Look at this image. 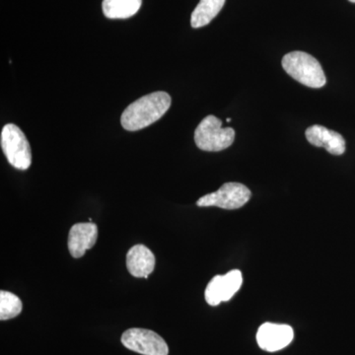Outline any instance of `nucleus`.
Wrapping results in <instances>:
<instances>
[{
    "mask_svg": "<svg viewBox=\"0 0 355 355\" xmlns=\"http://www.w3.org/2000/svg\"><path fill=\"white\" fill-rule=\"evenodd\" d=\"M170 106L171 97L168 93L159 91L144 96L123 111L121 125L128 132L142 130L162 118Z\"/></svg>",
    "mask_w": 355,
    "mask_h": 355,
    "instance_id": "obj_1",
    "label": "nucleus"
},
{
    "mask_svg": "<svg viewBox=\"0 0 355 355\" xmlns=\"http://www.w3.org/2000/svg\"><path fill=\"white\" fill-rule=\"evenodd\" d=\"M284 70L299 83L310 88H322L327 79L316 58L303 51H292L282 58Z\"/></svg>",
    "mask_w": 355,
    "mask_h": 355,
    "instance_id": "obj_2",
    "label": "nucleus"
},
{
    "mask_svg": "<svg viewBox=\"0 0 355 355\" xmlns=\"http://www.w3.org/2000/svg\"><path fill=\"white\" fill-rule=\"evenodd\" d=\"M0 144L9 164L21 171L29 169L32 163L31 147L17 125L13 123L4 125L0 135Z\"/></svg>",
    "mask_w": 355,
    "mask_h": 355,
    "instance_id": "obj_3",
    "label": "nucleus"
},
{
    "mask_svg": "<svg viewBox=\"0 0 355 355\" xmlns=\"http://www.w3.org/2000/svg\"><path fill=\"white\" fill-rule=\"evenodd\" d=\"M221 125L222 121L211 114L203 119L195 132V141L198 148L217 153L232 146L235 130L232 128H222Z\"/></svg>",
    "mask_w": 355,
    "mask_h": 355,
    "instance_id": "obj_4",
    "label": "nucleus"
},
{
    "mask_svg": "<svg viewBox=\"0 0 355 355\" xmlns=\"http://www.w3.org/2000/svg\"><path fill=\"white\" fill-rule=\"evenodd\" d=\"M251 191L240 183L224 184L218 191L203 196L197 202L198 207H216L223 209H238L244 207L250 198Z\"/></svg>",
    "mask_w": 355,
    "mask_h": 355,
    "instance_id": "obj_5",
    "label": "nucleus"
},
{
    "mask_svg": "<svg viewBox=\"0 0 355 355\" xmlns=\"http://www.w3.org/2000/svg\"><path fill=\"white\" fill-rule=\"evenodd\" d=\"M121 343L128 349L144 355H168L169 347L155 331L133 328L121 336Z\"/></svg>",
    "mask_w": 355,
    "mask_h": 355,
    "instance_id": "obj_6",
    "label": "nucleus"
},
{
    "mask_svg": "<svg viewBox=\"0 0 355 355\" xmlns=\"http://www.w3.org/2000/svg\"><path fill=\"white\" fill-rule=\"evenodd\" d=\"M242 284V272L238 270H231L224 275H216L205 289V301L210 306L227 302L241 288Z\"/></svg>",
    "mask_w": 355,
    "mask_h": 355,
    "instance_id": "obj_7",
    "label": "nucleus"
},
{
    "mask_svg": "<svg viewBox=\"0 0 355 355\" xmlns=\"http://www.w3.org/2000/svg\"><path fill=\"white\" fill-rule=\"evenodd\" d=\"M293 336V330L288 324L265 323L259 328L257 342L261 349L275 352L291 345Z\"/></svg>",
    "mask_w": 355,
    "mask_h": 355,
    "instance_id": "obj_8",
    "label": "nucleus"
},
{
    "mask_svg": "<svg viewBox=\"0 0 355 355\" xmlns=\"http://www.w3.org/2000/svg\"><path fill=\"white\" fill-rule=\"evenodd\" d=\"M97 238L98 226L93 222L74 224L70 229L69 235L70 254L74 259L81 258L87 250L94 247Z\"/></svg>",
    "mask_w": 355,
    "mask_h": 355,
    "instance_id": "obj_9",
    "label": "nucleus"
},
{
    "mask_svg": "<svg viewBox=\"0 0 355 355\" xmlns=\"http://www.w3.org/2000/svg\"><path fill=\"white\" fill-rule=\"evenodd\" d=\"M306 139L312 146L324 147L329 153L340 156L345 153V140L342 135L323 125H315L306 130Z\"/></svg>",
    "mask_w": 355,
    "mask_h": 355,
    "instance_id": "obj_10",
    "label": "nucleus"
},
{
    "mask_svg": "<svg viewBox=\"0 0 355 355\" xmlns=\"http://www.w3.org/2000/svg\"><path fill=\"white\" fill-rule=\"evenodd\" d=\"M155 256L144 245H135L128 252L127 268L132 277L148 279L155 268Z\"/></svg>",
    "mask_w": 355,
    "mask_h": 355,
    "instance_id": "obj_11",
    "label": "nucleus"
},
{
    "mask_svg": "<svg viewBox=\"0 0 355 355\" xmlns=\"http://www.w3.org/2000/svg\"><path fill=\"white\" fill-rule=\"evenodd\" d=\"M142 0H103L104 15L109 19H127L139 12Z\"/></svg>",
    "mask_w": 355,
    "mask_h": 355,
    "instance_id": "obj_12",
    "label": "nucleus"
},
{
    "mask_svg": "<svg viewBox=\"0 0 355 355\" xmlns=\"http://www.w3.org/2000/svg\"><path fill=\"white\" fill-rule=\"evenodd\" d=\"M226 0H200V3L191 13V27L198 29L207 26L220 12Z\"/></svg>",
    "mask_w": 355,
    "mask_h": 355,
    "instance_id": "obj_13",
    "label": "nucleus"
},
{
    "mask_svg": "<svg viewBox=\"0 0 355 355\" xmlns=\"http://www.w3.org/2000/svg\"><path fill=\"white\" fill-rule=\"evenodd\" d=\"M22 312V301L15 294L8 291H0V320L13 319Z\"/></svg>",
    "mask_w": 355,
    "mask_h": 355,
    "instance_id": "obj_14",
    "label": "nucleus"
},
{
    "mask_svg": "<svg viewBox=\"0 0 355 355\" xmlns=\"http://www.w3.org/2000/svg\"><path fill=\"white\" fill-rule=\"evenodd\" d=\"M350 2H352V3H355V0H349Z\"/></svg>",
    "mask_w": 355,
    "mask_h": 355,
    "instance_id": "obj_15",
    "label": "nucleus"
},
{
    "mask_svg": "<svg viewBox=\"0 0 355 355\" xmlns=\"http://www.w3.org/2000/svg\"><path fill=\"white\" fill-rule=\"evenodd\" d=\"M226 121H227V123H230L231 119H227V120H226Z\"/></svg>",
    "mask_w": 355,
    "mask_h": 355,
    "instance_id": "obj_16",
    "label": "nucleus"
}]
</instances>
